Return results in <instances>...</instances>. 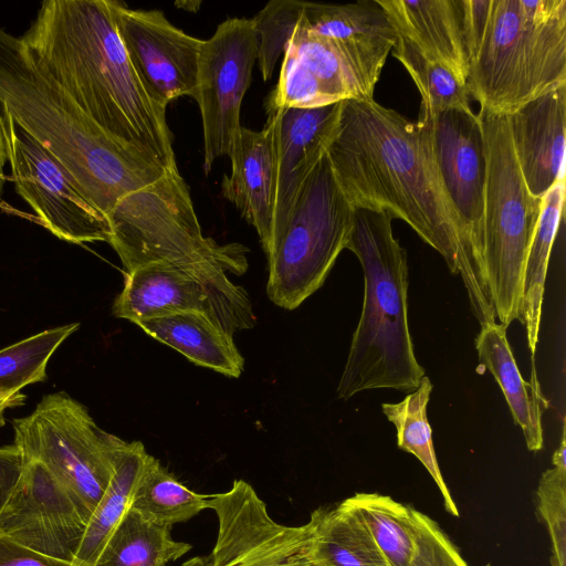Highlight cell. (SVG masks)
<instances>
[{
	"mask_svg": "<svg viewBox=\"0 0 566 566\" xmlns=\"http://www.w3.org/2000/svg\"><path fill=\"white\" fill-rule=\"evenodd\" d=\"M325 151L354 209L408 223L460 275L480 325L496 322L485 275L443 187L424 122L374 98L344 99Z\"/></svg>",
	"mask_w": 566,
	"mask_h": 566,
	"instance_id": "obj_1",
	"label": "cell"
},
{
	"mask_svg": "<svg viewBox=\"0 0 566 566\" xmlns=\"http://www.w3.org/2000/svg\"><path fill=\"white\" fill-rule=\"evenodd\" d=\"M21 40L109 137L166 170L177 168L166 108L149 96L129 61L112 0L43 1Z\"/></svg>",
	"mask_w": 566,
	"mask_h": 566,
	"instance_id": "obj_2",
	"label": "cell"
},
{
	"mask_svg": "<svg viewBox=\"0 0 566 566\" xmlns=\"http://www.w3.org/2000/svg\"><path fill=\"white\" fill-rule=\"evenodd\" d=\"M0 108L52 154L105 218L124 197L166 172L157 163L109 137L38 64L21 38L2 28Z\"/></svg>",
	"mask_w": 566,
	"mask_h": 566,
	"instance_id": "obj_3",
	"label": "cell"
},
{
	"mask_svg": "<svg viewBox=\"0 0 566 566\" xmlns=\"http://www.w3.org/2000/svg\"><path fill=\"white\" fill-rule=\"evenodd\" d=\"M386 212L355 209L346 249L358 259L364 301L336 394L347 400L379 388L413 391L426 376L408 323L407 252Z\"/></svg>",
	"mask_w": 566,
	"mask_h": 566,
	"instance_id": "obj_4",
	"label": "cell"
},
{
	"mask_svg": "<svg viewBox=\"0 0 566 566\" xmlns=\"http://www.w3.org/2000/svg\"><path fill=\"white\" fill-rule=\"evenodd\" d=\"M566 84V0H491L465 86L480 109L510 115Z\"/></svg>",
	"mask_w": 566,
	"mask_h": 566,
	"instance_id": "obj_5",
	"label": "cell"
},
{
	"mask_svg": "<svg viewBox=\"0 0 566 566\" xmlns=\"http://www.w3.org/2000/svg\"><path fill=\"white\" fill-rule=\"evenodd\" d=\"M486 174L482 219V259L495 315L503 327L517 319L527 249L542 198L527 189L509 129L507 115L480 109Z\"/></svg>",
	"mask_w": 566,
	"mask_h": 566,
	"instance_id": "obj_6",
	"label": "cell"
},
{
	"mask_svg": "<svg viewBox=\"0 0 566 566\" xmlns=\"http://www.w3.org/2000/svg\"><path fill=\"white\" fill-rule=\"evenodd\" d=\"M354 212L325 151L305 178L284 228L266 253V293L275 305L294 310L324 284L346 249Z\"/></svg>",
	"mask_w": 566,
	"mask_h": 566,
	"instance_id": "obj_7",
	"label": "cell"
},
{
	"mask_svg": "<svg viewBox=\"0 0 566 566\" xmlns=\"http://www.w3.org/2000/svg\"><path fill=\"white\" fill-rule=\"evenodd\" d=\"M12 427L23 459L40 462L88 523L114 474L116 436L64 391L43 396Z\"/></svg>",
	"mask_w": 566,
	"mask_h": 566,
	"instance_id": "obj_8",
	"label": "cell"
},
{
	"mask_svg": "<svg viewBox=\"0 0 566 566\" xmlns=\"http://www.w3.org/2000/svg\"><path fill=\"white\" fill-rule=\"evenodd\" d=\"M108 243L125 273L158 262L242 258L239 243L203 237L187 184L178 168L117 202L107 216Z\"/></svg>",
	"mask_w": 566,
	"mask_h": 566,
	"instance_id": "obj_9",
	"label": "cell"
},
{
	"mask_svg": "<svg viewBox=\"0 0 566 566\" xmlns=\"http://www.w3.org/2000/svg\"><path fill=\"white\" fill-rule=\"evenodd\" d=\"M247 269V256L146 264L125 273L112 313L138 324L179 312H201L233 335L256 322L248 293L227 274L240 275Z\"/></svg>",
	"mask_w": 566,
	"mask_h": 566,
	"instance_id": "obj_10",
	"label": "cell"
},
{
	"mask_svg": "<svg viewBox=\"0 0 566 566\" xmlns=\"http://www.w3.org/2000/svg\"><path fill=\"white\" fill-rule=\"evenodd\" d=\"M208 509L219 523L208 555L180 566H321L314 555L312 526H285L268 513L265 503L243 480L229 491L208 495Z\"/></svg>",
	"mask_w": 566,
	"mask_h": 566,
	"instance_id": "obj_11",
	"label": "cell"
},
{
	"mask_svg": "<svg viewBox=\"0 0 566 566\" xmlns=\"http://www.w3.org/2000/svg\"><path fill=\"white\" fill-rule=\"evenodd\" d=\"M1 112L15 190L42 226L69 243H108L109 227L105 216L84 197L50 151L8 112Z\"/></svg>",
	"mask_w": 566,
	"mask_h": 566,
	"instance_id": "obj_12",
	"label": "cell"
},
{
	"mask_svg": "<svg viewBox=\"0 0 566 566\" xmlns=\"http://www.w3.org/2000/svg\"><path fill=\"white\" fill-rule=\"evenodd\" d=\"M258 39L252 19L230 18L202 42L193 98L203 128V170L228 156L242 127L240 109L252 81Z\"/></svg>",
	"mask_w": 566,
	"mask_h": 566,
	"instance_id": "obj_13",
	"label": "cell"
},
{
	"mask_svg": "<svg viewBox=\"0 0 566 566\" xmlns=\"http://www.w3.org/2000/svg\"><path fill=\"white\" fill-rule=\"evenodd\" d=\"M114 22L149 96L163 107L193 97L202 40L172 25L157 10H134L112 0Z\"/></svg>",
	"mask_w": 566,
	"mask_h": 566,
	"instance_id": "obj_14",
	"label": "cell"
},
{
	"mask_svg": "<svg viewBox=\"0 0 566 566\" xmlns=\"http://www.w3.org/2000/svg\"><path fill=\"white\" fill-rule=\"evenodd\" d=\"M418 119L424 122L429 128L443 187L485 275L482 219L486 159L479 115L471 107L449 108L430 115H419Z\"/></svg>",
	"mask_w": 566,
	"mask_h": 566,
	"instance_id": "obj_15",
	"label": "cell"
},
{
	"mask_svg": "<svg viewBox=\"0 0 566 566\" xmlns=\"http://www.w3.org/2000/svg\"><path fill=\"white\" fill-rule=\"evenodd\" d=\"M87 522L46 469L23 459L18 483L0 512V534L39 553L73 562Z\"/></svg>",
	"mask_w": 566,
	"mask_h": 566,
	"instance_id": "obj_16",
	"label": "cell"
},
{
	"mask_svg": "<svg viewBox=\"0 0 566 566\" xmlns=\"http://www.w3.org/2000/svg\"><path fill=\"white\" fill-rule=\"evenodd\" d=\"M395 31L465 83L491 0H378Z\"/></svg>",
	"mask_w": 566,
	"mask_h": 566,
	"instance_id": "obj_17",
	"label": "cell"
},
{
	"mask_svg": "<svg viewBox=\"0 0 566 566\" xmlns=\"http://www.w3.org/2000/svg\"><path fill=\"white\" fill-rule=\"evenodd\" d=\"M301 24L334 46L363 98H373L397 34L378 0L329 4L304 2Z\"/></svg>",
	"mask_w": 566,
	"mask_h": 566,
	"instance_id": "obj_18",
	"label": "cell"
},
{
	"mask_svg": "<svg viewBox=\"0 0 566 566\" xmlns=\"http://www.w3.org/2000/svg\"><path fill=\"white\" fill-rule=\"evenodd\" d=\"M339 109L340 102L311 108H279L269 113L274 146V203L269 249L284 228L305 178L325 153Z\"/></svg>",
	"mask_w": 566,
	"mask_h": 566,
	"instance_id": "obj_19",
	"label": "cell"
},
{
	"mask_svg": "<svg viewBox=\"0 0 566 566\" xmlns=\"http://www.w3.org/2000/svg\"><path fill=\"white\" fill-rule=\"evenodd\" d=\"M344 99L364 98L329 41L307 31L298 20L283 53L279 82L268 98V113L286 107H319Z\"/></svg>",
	"mask_w": 566,
	"mask_h": 566,
	"instance_id": "obj_20",
	"label": "cell"
},
{
	"mask_svg": "<svg viewBox=\"0 0 566 566\" xmlns=\"http://www.w3.org/2000/svg\"><path fill=\"white\" fill-rule=\"evenodd\" d=\"M507 118L525 185L542 198L565 179L566 84L526 103Z\"/></svg>",
	"mask_w": 566,
	"mask_h": 566,
	"instance_id": "obj_21",
	"label": "cell"
},
{
	"mask_svg": "<svg viewBox=\"0 0 566 566\" xmlns=\"http://www.w3.org/2000/svg\"><path fill=\"white\" fill-rule=\"evenodd\" d=\"M231 172L223 177L221 191L256 230L268 252L273 223L274 146L269 123L262 130L241 127L230 154Z\"/></svg>",
	"mask_w": 566,
	"mask_h": 566,
	"instance_id": "obj_22",
	"label": "cell"
},
{
	"mask_svg": "<svg viewBox=\"0 0 566 566\" xmlns=\"http://www.w3.org/2000/svg\"><path fill=\"white\" fill-rule=\"evenodd\" d=\"M475 349L480 366L491 373L502 389L513 420L523 431L527 449L542 450V418L549 403L542 392L534 361L531 380L525 381L509 344L506 328L496 322L481 325Z\"/></svg>",
	"mask_w": 566,
	"mask_h": 566,
	"instance_id": "obj_23",
	"label": "cell"
},
{
	"mask_svg": "<svg viewBox=\"0 0 566 566\" xmlns=\"http://www.w3.org/2000/svg\"><path fill=\"white\" fill-rule=\"evenodd\" d=\"M156 340L181 353L188 360L238 378L244 367L233 335L201 312H179L137 324Z\"/></svg>",
	"mask_w": 566,
	"mask_h": 566,
	"instance_id": "obj_24",
	"label": "cell"
},
{
	"mask_svg": "<svg viewBox=\"0 0 566 566\" xmlns=\"http://www.w3.org/2000/svg\"><path fill=\"white\" fill-rule=\"evenodd\" d=\"M147 457L140 441L127 442L116 437L114 474L85 527L74 564L95 566L107 539L130 507Z\"/></svg>",
	"mask_w": 566,
	"mask_h": 566,
	"instance_id": "obj_25",
	"label": "cell"
},
{
	"mask_svg": "<svg viewBox=\"0 0 566 566\" xmlns=\"http://www.w3.org/2000/svg\"><path fill=\"white\" fill-rule=\"evenodd\" d=\"M565 179L557 181L543 197L523 269L517 321L525 326L527 346L534 357L538 343L545 279L548 262L563 219Z\"/></svg>",
	"mask_w": 566,
	"mask_h": 566,
	"instance_id": "obj_26",
	"label": "cell"
},
{
	"mask_svg": "<svg viewBox=\"0 0 566 566\" xmlns=\"http://www.w3.org/2000/svg\"><path fill=\"white\" fill-rule=\"evenodd\" d=\"M308 522L321 566H389L365 524L342 502L318 507Z\"/></svg>",
	"mask_w": 566,
	"mask_h": 566,
	"instance_id": "obj_27",
	"label": "cell"
},
{
	"mask_svg": "<svg viewBox=\"0 0 566 566\" xmlns=\"http://www.w3.org/2000/svg\"><path fill=\"white\" fill-rule=\"evenodd\" d=\"M170 530L129 507L104 545L95 566H167L192 547L175 541Z\"/></svg>",
	"mask_w": 566,
	"mask_h": 566,
	"instance_id": "obj_28",
	"label": "cell"
},
{
	"mask_svg": "<svg viewBox=\"0 0 566 566\" xmlns=\"http://www.w3.org/2000/svg\"><path fill=\"white\" fill-rule=\"evenodd\" d=\"M365 524L389 566H408L416 548L415 509L389 495L358 492L342 502Z\"/></svg>",
	"mask_w": 566,
	"mask_h": 566,
	"instance_id": "obj_29",
	"label": "cell"
},
{
	"mask_svg": "<svg viewBox=\"0 0 566 566\" xmlns=\"http://www.w3.org/2000/svg\"><path fill=\"white\" fill-rule=\"evenodd\" d=\"M432 388L431 380L424 376L418 388L409 392L401 401L382 403L381 409L388 421L396 428L398 448L411 453L421 462L437 484L446 511L458 517L459 510L437 461L431 427L427 417Z\"/></svg>",
	"mask_w": 566,
	"mask_h": 566,
	"instance_id": "obj_30",
	"label": "cell"
},
{
	"mask_svg": "<svg viewBox=\"0 0 566 566\" xmlns=\"http://www.w3.org/2000/svg\"><path fill=\"white\" fill-rule=\"evenodd\" d=\"M130 509L153 523L171 527L208 509V495L189 490L148 454Z\"/></svg>",
	"mask_w": 566,
	"mask_h": 566,
	"instance_id": "obj_31",
	"label": "cell"
},
{
	"mask_svg": "<svg viewBox=\"0 0 566 566\" xmlns=\"http://www.w3.org/2000/svg\"><path fill=\"white\" fill-rule=\"evenodd\" d=\"M396 34L392 55L403 65L420 93L419 115L449 108H470L465 83L446 65L426 56L407 38Z\"/></svg>",
	"mask_w": 566,
	"mask_h": 566,
	"instance_id": "obj_32",
	"label": "cell"
},
{
	"mask_svg": "<svg viewBox=\"0 0 566 566\" xmlns=\"http://www.w3.org/2000/svg\"><path fill=\"white\" fill-rule=\"evenodd\" d=\"M80 328L70 323L42 331L0 349V394L46 380L50 358Z\"/></svg>",
	"mask_w": 566,
	"mask_h": 566,
	"instance_id": "obj_33",
	"label": "cell"
},
{
	"mask_svg": "<svg viewBox=\"0 0 566 566\" xmlns=\"http://www.w3.org/2000/svg\"><path fill=\"white\" fill-rule=\"evenodd\" d=\"M305 1L272 0L252 18L258 39V62L264 81L272 77L279 57L302 15Z\"/></svg>",
	"mask_w": 566,
	"mask_h": 566,
	"instance_id": "obj_34",
	"label": "cell"
},
{
	"mask_svg": "<svg viewBox=\"0 0 566 566\" xmlns=\"http://www.w3.org/2000/svg\"><path fill=\"white\" fill-rule=\"evenodd\" d=\"M536 499L552 541V564L566 566V468L553 467L542 474Z\"/></svg>",
	"mask_w": 566,
	"mask_h": 566,
	"instance_id": "obj_35",
	"label": "cell"
},
{
	"mask_svg": "<svg viewBox=\"0 0 566 566\" xmlns=\"http://www.w3.org/2000/svg\"><path fill=\"white\" fill-rule=\"evenodd\" d=\"M416 548L408 566H469L436 521L415 510Z\"/></svg>",
	"mask_w": 566,
	"mask_h": 566,
	"instance_id": "obj_36",
	"label": "cell"
},
{
	"mask_svg": "<svg viewBox=\"0 0 566 566\" xmlns=\"http://www.w3.org/2000/svg\"><path fill=\"white\" fill-rule=\"evenodd\" d=\"M0 566H81L31 549L0 534Z\"/></svg>",
	"mask_w": 566,
	"mask_h": 566,
	"instance_id": "obj_37",
	"label": "cell"
},
{
	"mask_svg": "<svg viewBox=\"0 0 566 566\" xmlns=\"http://www.w3.org/2000/svg\"><path fill=\"white\" fill-rule=\"evenodd\" d=\"M23 468V457L13 443L0 447V512L11 496Z\"/></svg>",
	"mask_w": 566,
	"mask_h": 566,
	"instance_id": "obj_38",
	"label": "cell"
},
{
	"mask_svg": "<svg viewBox=\"0 0 566 566\" xmlns=\"http://www.w3.org/2000/svg\"><path fill=\"white\" fill-rule=\"evenodd\" d=\"M27 396L20 391L0 394V428L6 424L4 412L8 409L23 406Z\"/></svg>",
	"mask_w": 566,
	"mask_h": 566,
	"instance_id": "obj_39",
	"label": "cell"
},
{
	"mask_svg": "<svg viewBox=\"0 0 566 566\" xmlns=\"http://www.w3.org/2000/svg\"><path fill=\"white\" fill-rule=\"evenodd\" d=\"M8 163V155H7V143H6V136H4V123H3V116L2 112L0 109V210L3 205L2 195H3V187L6 181V175H4V167Z\"/></svg>",
	"mask_w": 566,
	"mask_h": 566,
	"instance_id": "obj_40",
	"label": "cell"
},
{
	"mask_svg": "<svg viewBox=\"0 0 566 566\" xmlns=\"http://www.w3.org/2000/svg\"><path fill=\"white\" fill-rule=\"evenodd\" d=\"M485 566H490V564L485 565Z\"/></svg>",
	"mask_w": 566,
	"mask_h": 566,
	"instance_id": "obj_41",
	"label": "cell"
}]
</instances>
